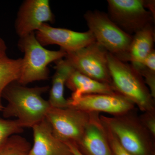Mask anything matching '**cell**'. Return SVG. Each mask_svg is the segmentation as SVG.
Masks as SVG:
<instances>
[{"mask_svg":"<svg viewBox=\"0 0 155 155\" xmlns=\"http://www.w3.org/2000/svg\"><path fill=\"white\" fill-rule=\"evenodd\" d=\"M48 86L28 87L17 82L11 83L3 91L2 97L8 104L2 111L4 118H15L24 128H32L45 119L51 108L42 95Z\"/></svg>","mask_w":155,"mask_h":155,"instance_id":"1","label":"cell"},{"mask_svg":"<svg viewBox=\"0 0 155 155\" xmlns=\"http://www.w3.org/2000/svg\"><path fill=\"white\" fill-rule=\"evenodd\" d=\"M107 58L114 90L132 102L142 113L155 112V99L138 71L108 52Z\"/></svg>","mask_w":155,"mask_h":155,"instance_id":"2","label":"cell"},{"mask_svg":"<svg viewBox=\"0 0 155 155\" xmlns=\"http://www.w3.org/2000/svg\"><path fill=\"white\" fill-rule=\"evenodd\" d=\"M100 117L130 154L155 155V138L141 123L136 109L119 116Z\"/></svg>","mask_w":155,"mask_h":155,"instance_id":"3","label":"cell"},{"mask_svg":"<svg viewBox=\"0 0 155 155\" xmlns=\"http://www.w3.org/2000/svg\"><path fill=\"white\" fill-rule=\"evenodd\" d=\"M19 46L24 56L17 82L25 86L35 81L48 79V65L65 58L67 54L61 49L51 51L45 48L37 40L35 33L21 38Z\"/></svg>","mask_w":155,"mask_h":155,"instance_id":"4","label":"cell"},{"mask_svg":"<svg viewBox=\"0 0 155 155\" xmlns=\"http://www.w3.org/2000/svg\"><path fill=\"white\" fill-rule=\"evenodd\" d=\"M84 18L95 41L119 60L127 62L133 36L119 28L104 12L88 11Z\"/></svg>","mask_w":155,"mask_h":155,"instance_id":"5","label":"cell"},{"mask_svg":"<svg viewBox=\"0 0 155 155\" xmlns=\"http://www.w3.org/2000/svg\"><path fill=\"white\" fill-rule=\"evenodd\" d=\"M45 119L54 135L61 141L77 144L90 119V112L75 108L51 107Z\"/></svg>","mask_w":155,"mask_h":155,"instance_id":"6","label":"cell"},{"mask_svg":"<svg viewBox=\"0 0 155 155\" xmlns=\"http://www.w3.org/2000/svg\"><path fill=\"white\" fill-rule=\"evenodd\" d=\"M107 53L104 48L95 41L75 51L67 53L64 58L76 71L112 86L108 67Z\"/></svg>","mask_w":155,"mask_h":155,"instance_id":"7","label":"cell"},{"mask_svg":"<svg viewBox=\"0 0 155 155\" xmlns=\"http://www.w3.org/2000/svg\"><path fill=\"white\" fill-rule=\"evenodd\" d=\"M108 15L126 33L131 35L153 25L155 17L147 10L143 0H108Z\"/></svg>","mask_w":155,"mask_h":155,"instance_id":"8","label":"cell"},{"mask_svg":"<svg viewBox=\"0 0 155 155\" xmlns=\"http://www.w3.org/2000/svg\"><path fill=\"white\" fill-rule=\"evenodd\" d=\"M35 34L43 46L58 45L67 53L75 51L95 41L90 31L78 32L67 28H55L47 23L43 24Z\"/></svg>","mask_w":155,"mask_h":155,"instance_id":"9","label":"cell"},{"mask_svg":"<svg viewBox=\"0 0 155 155\" xmlns=\"http://www.w3.org/2000/svg\"><path fill=\"white\" fill-rule=\"evenodd\" d=\"M68 100V107L87 112L119 116L136 109L132 102L118 93L84 95L75 101Z\"/></svg>","mask_w":155,"mask_h":155,"instance_id":"10","label":"cell"},{"mask_svg":"<svg viewBox=\"0 0 155 155\" xmlns=\"http://www.w3.org/2000/svg\"><path fill=\"white\" fill-rule=\"evenodd\" d=\"M53 14L48 0H27L22 3L18 12L15 28L19 37L35 33L42 25L54 22Z\"/></svg>","mask_w":155,"mask_h":155,"instance_id":"11","label":"cell"},{"mask_svg":"<svg viewBox=\"0 0 155 155\" xmlns=\"http://www.w3.org/2000/svg\"><path fill=\"white\" fill-rule=\"evenodd\" d=\"M100 113L90 112V119L80 141L76 144L84 155H113Z\"/></svg>","mask_w":155,"mask_h":155,"instance_id":"12","label":"cell"},{"mask_svg":"<svg viewBox=\"0 0 155 155\" xmlns=\"http://www.w3.org/2000/svg\"><path fill=\"white\" fill-rule=\"evenodd\" d=\"M33 144L29 155H73L69 147L53 134L49 123L45 119L32 127Z\"/></svg>","mask_w":155,"mask_h":155,"instance_id":"13","label":"cell"},{"mask_svg":"<svg viewBox=\"0 0 155 155\" xmlns=\"http://www.w3.org/2000/svg\"><path fill=\"white\" fill-rule=\"evenodd\" d=\"M66 86L72 91V96L68 100L76 101L84 95L114 94L117 93L113 87L92 79L74 70L70 75Z\"/></svg>","mask_w":155,"mask_h":155,"instance_id":"14","label":"cell"},{"mask_svg":"<svg viewBox=\"0 0 155 155\" xmlns=\"http://www.w3.org/2000/svg\"><path fill=\"white\" fill-rule=\"evenodd\" d=\"M56 62V71L48 101L52 107H68V100L64 97V89L68 78L75 69L65 58Z\"/></svg>","mask_w":155,"mask_h":155,"instance_id":"15","label":"cell"},{"mask_svg":"<svg viewBox=\"0 0 155 155\" xmlns=\"http://www.w3.org/2000/svg\"><path fill=\"white\" fill-rule=\"evenodd\" d=\"M153 25L146 26L134 34L128 50L127 61L131 64H141L153 49L155 37Z\"/></svg>","mask_w":155,"mask_h":155,"instance_id":"16","label":"cell"},{"mask_svg":"<svg viewBox=\"0 0 155 155\" xmlns=\"http://www.w3.org/2000/svg\"><path fill=\"white\" fill-rule=\"evenodd\" d=\"M22 59H11L6 56L0 59V111L4 106L2 104L3 91L9 85L17 82L20 77Z\"/></svg>","mask_w":155,"mask_h":155,"instance_id":"17","label":"cell"},{"mask_svg":"<svg viewBox=\"0 0 155 155\" xmlns=\"http://www.w3.org/2000/svg\"><path fill=\"white\" fill-rule=\"evenodd\" d=\"M31 147L25 137L16 134L9 137L0 146V155H26Z\"/></svg>","mask_w":155,"mask_h":155,"instance_id":"18","label":"cell"},{"mask_svg":"<svg viewBox=\"0 0 155 155\" xmlns=\"http://www.w3.org/2000/svg\"><path fill=\"white\" fill-rule=\"evenodd\" d=\"M24 128L17 119L0 118V146L12 136L22 133Z\"/></svg>","mask_w":155,"mask_h":155,"instance_id":"19","label":"cell"},{"mask_svg":"<svg viewBox=\"0 0 155 155\" xmlns=\"http://www.w3.org/2000/svg\"><path fill=\"white\" fill-rule=\"evenodd\" d=\"M102 123L104 127L108 143L110 145L112 154L113 155H131L120 144L116 137L110 130L103 122Z\"/></svg>","mask_w":155,"mask_h":155,"instance_id":"20","label":"cell"},{"mask_svg":"<svg viewBox=\"0 0 155 155\" xmlns=\"http://www.w3.org/2000/svg\"><path fill=\"white\" fill-rule=\"evenodd\" d=\"M139 118L147 130L155 138V112H143Z\"/></svg>","mask_w":155,"mask_h":155,"instance_id":"21","label":"cell"},{"mask_svg":"<svg viewBox=\"0 0 155 155\" xmlns=\"http://www.w3.org/2000/svg\"><path fill=\"white\" fill-rule=\"evenodd\" d=\"M147 67V69L155 72V51L153 50L147 56L141 64Z\"/></svg>","mask_w":155,"mask_h":155,"instance_id":"22","label":"cell"},{"mask_svg":"<svg viewBox=\"0 0 155 155\" xmlns=\"http://www.w3.org/2000/svg\"><path fill=\"white\" fill-rule=\"evenodd\" d=\"M7 47L5 42L2 38L0 37V59L7 56L6 51Z\"/></svg>","mask_w":155,"mask_h":155,"instance_id":"23","label":"cell"},{"mask_svg":"<svg viewBox=\"0 0 155 155\" xmlns=\"http://www.w3.org/2000/svg\"><path fill=\"white\" fill-rule=\"evenodd\" d=\"M66 143L69 147V149L73 155H84L79 151L75 143Z\"/></svg>","mask_w":155,"mask_h":155,"instance_id":"24","label":"cell"},{"mask_svg":"<svg viewBox=\"0 0 155 155\" xmlns=\"http://www.w3.org/2000/svg\"><path fill=\"white\" fill-rule=\"evenodd\" d=\"M28 155V154H27V155Z\"/></svg>","mask_w":155,"mask_h":155,"instance_id":"25","label":"cell"}]
</instances>
